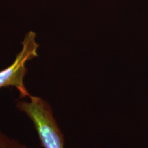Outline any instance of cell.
<instances>
[{"label": "cell", "mask_w": 148, "mask_h": 148, "mask_svg": "<svg viewBox=\"0 0 148 148\" xmlns=\"http://www.w3.org/2000/svg\"><path fill=\"white\" fill-rule=\"evenodd\" d=\"M16 107L32 122L42 147L65 148L63 133L57 123L52 108L47 100L31 95L28 100L16 101Z\"/></svg>", "instance_id": "1"}, {"label": "cell", "mask_w": 148, "mask_h": 148, "mask_svg": "<svg viewBox=\"0 0 148 148\" xmlns=\"http://www.w3.org/2000/svg\"><path fill=\"white\" fill-rule=\"evenodd\" d=\"M36 34L29 31L25 35L22 49L16 55L12 64L0 71V90L7 87H14L21 98H28L31 94L27 90L24 78L27 73L26 63L38 57L39 45L36 40Z\"/></svg>", "instance_id": "2"}, {"label": "cell", "mask_w": 148, "mask_h": 148, "mask_svg": "<svg viewBox=\"0 0 148 148\" xmlns=\"http://www.w3.org/2000/svg\"><path fill=\"white\" fill-rule=\"evenodd\" d=\"M0 148H29L20 140L11 137L0 130Z\"/></svg>", "instance_id": "3"}]
</instances>
